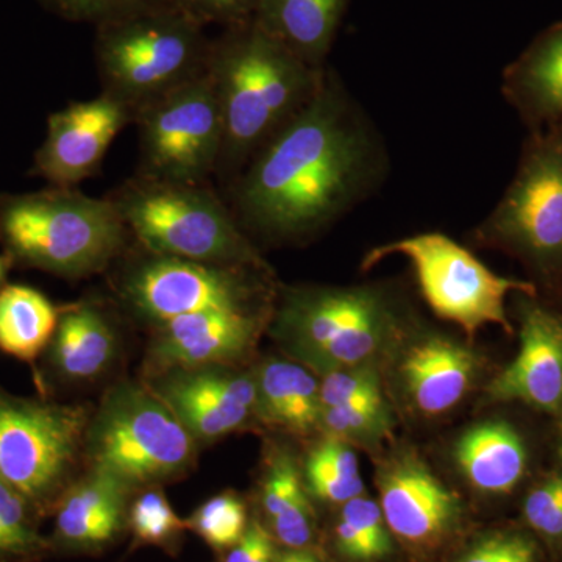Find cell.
I'll return each instance as SVG.
<instances>
[{
    "instance_id": "obj_1",
    "label": "cell",
    "mask_w": 562,
    "mask_h": 562,
    "mask_svg": "<svg viewBox=\"0 0 562 562\" xmlns=\"http://www.w3.org/2000/svg\"><path fill=\"white\" fill-rule=\"evenodd\" d=\"M375 127L325 66L308 103L235 181L233 214L269 241H302L368 198L386 173Z\"/></svg>"
},
{
    "instance_id": "obj_2",
    "label": "cell",
    "mask_w": 562,
    "mask_h": 562,
    "mask_svg": "<svg viewBox=\"0 0 562 562\" xmlns=\"http://www.w3.org/2000/svg\"><path fill=\"white\" fill-rule=\"evenodd\" d=\"M324 69L301 60L254 20L213 38L209 74L224 139L216 176L236 181L254 155L313 98Z\"/></svg>"
},
{
    "instance_id": "obj_3",
    "label": "cell",
    "mask_w": 562,
    "mask_h": 562,
    "mask_svg": "<svg viewBox=\"0 0 562 562\" xmlns=\"http://www.w3.org/2000/svg\"><path fill=\"white\" fill-rule=\"evenodd\" d=\"M128 235L110 198L66 187L0 195V244L13 265L83 279L105 271Z\"/></svg>"
},
{
    "instance_id": "obj_4",
    "label": "cell",
    "mask_w": 562,
    "mask_h": 562,
    "mask_svg": "<svg viewBox=\"0 0 562 562\" xmlns=\"http://www.w3.org/2000/svg\"><path fill=\"white\" fill-rule=\"evenodd\" d=\"M271 324L288 353L317 373L375 366L403 331L401 312L379 286L288 288Z\"/></svg>"
},
{
    "instance_id": "obj_5",
    "label": "cell",
    "mask_w": 562,
    "mask_h": 562,
    "mask_svg": "<svg viewBox=\"0 0 562 562\" xmlns=\"http://www.w3.org/2000/svg\"><path fill=\"white\" fill-rule=\"evenodd\" d=\"M179 7L146 11L95 27L94 57L102 92L133 116L209 72L213 38Z\"/></svg>"
},
{
    "instance_id": "obj_6",
    "label": "cell",
    "mask_w": 562,
    "mask_h": 562,
    "mask_svg": "<svg viewBox=\"0 0 562 562\" xmlns=\"http://www.w3.org/2000/svg\"><path fill=\"white\" fill-rule=\"evenodd\" d=\"M110 199L144 250L181 260L269 269L233 211L206 184L136 176Z\"/></svg>"
},
{
    "instance_id": "obj_7",
    "label": "cell",
    "mask_w": 562,
    "mask_h": 562,
    "mask_svg": "<svg viewBox=\"0 0 562 562\" xmlns=\"http://www.w3.org/2000/svg\"><path fill=\"white\" fill-rule=\"evenodd\" d=\"M194 441L168 405L149 387L121 383L90 420L85 449L92 471L143 486L176 479L194 461Z\"/></svg>"
},
{
    "instance_id": "obj_8",
    "label": "cell",
    "mask_w": 562,
    "mask_h": 562,
    "mask_svg": "<svg viewBox=\"0 0 562 562\" xmlns=\"http://www.w3.org/2000/svg\"><path fill=\"white\" fill-rule=\"evenodd\" d=\"M268 271L144 250L122 271L117 290L131 312L154 327L195 313L272 314L276 290Z\"/></svg>"
},
{
    "instance_id": "obj_9",
    "label": "cell",
    "mask_w": 562,
    "mask_h": 562,
    "mask_svg": "<svg viewBox=\"0 0 562 562\" xmlns=\"http://www.w3.org/2000/svg\"><path fill=\"white\" fill-rule=\"evenodd\" d=\"M391 255L409 261L428 306L436 316L457 324L471 341L491 324L513 333L506 299L516 292L536 295L535 284L497 276L442 233H420L375 247L362 258L361 268L368 271Z\"/></svg>"
},
{
    "instance_id": "obj_10",
    "label": "cell",
    "mask_w": 562,
    "mask_h": 562,
    "mask_svg": "<svg viewBox=\"0 0 562 562\" xmlns=\"http://www.w3.org/2000/svg\"><path fill=\"white\" fill-rule=\"evenodd\" d=\"M90 420L81 406L25 401L0 391V482L29 505L50 502L79 461Z\"/></svg>"
},
{
    "instance_id": "obj_11",
    "label": "cell",
    "mask_w": 562,
    "mask_h": 562,
    "mask_svg": "<svg viewBox=\"0 0 562 562\" xmlns=\"http://www.w3.org/2000/svg\"><path fill=\"white\" fill-rule=\"evenodd\" d=\"M139 173L169 183L205 184L220 165L224 127L210 74L136 114Z\"/></svg>"
},
{
    "instance_id": "obj_12",
    "label": "cell",
    "mask_w": 562,
    "mask_h": 562,
    "mask_svg": "<svg viewBox=\"0 0 562 562\" xmlns=\"http://www.w3.org/2000/svg\"><path fill=\"white\" fill-rule=\"evenodd\" d=\"M476 238L546 271L562 265V128L528 144L516 179Z\"/></svg>"
},
{
    "instance_id": "obj_13",
    "label": "cell",
    "mask_w": 562,
    "mask_h": 562,
    "mask_svg": "<svg viewBox=\"0 0 562 562\" xmlns=\"http://www.w3.org/2000/svg\"><path fill=\"white\" fill-rule=\"evenodd\" d=\"M133 122L132 110L105 92L55 111L47 120L46 139L33 158V176L66 188L90 179L111 143Z\"/></svg>"
},
{
    "instance_id": "obj_14",
    "label": "cell",
    "mask_w": 562,
    "mask_h": 562,
    "mask_svg": "<svg viewBox=\"0 0 562 562\" xmlns=\"http://www.w3.org/2000/svg\"><path fill=\"white\" fill-rule=\"evenodd\" d=\"M376 486L387 528L409 546H438L460 522V497L416 453L402 452L384 462Z\"/></svg>"
},
{
    "instance_id": "obj_15",
    "label": "cell",
    "mask_w": 562,
    "mask_h": 562,
    "mask_svg": "<svg viewBox=\"0 0 562 562\" xmlns=\"http://www.w3.org/2000/svg\"><path fill=\"white\" fill-rule=\"evenodd\" d=\"M151 391L176 414L192 438L214 441L238 431L257 414L254 375L222 366L162 372Z\"/></svg>"
},
{
    "instance_id": "obj_16",
    "label": "cell",
    "mask_w": 562,
    "mask_h": 562,
    "mask_svg": "<svg viewBox=\"0 0 562 562\" xmlns=\"http://www.w3.org/2000/svg\"><path fill=\"white\" fill-rule=\"evenodd\" d=\"M491 403L519 402L562 414V314L527 302L520 308L519 353L486 387Z\"/></svg>"
},
{
    "instance_id": "obj_17",
    "label": "cell",
    "mask_w": 562,
    "mask_h": 562,
    "mask_svg": "<svg viewBox=\"0 0 562 562\" xmlns=\"http://www.w3.org/2000/svg\"><path fill=\"white\" fill-rule=\"evenodd\" d=\"M272 314L195 313L155 325L151 362L161 372L239 360L257 346Z\"/></svg>"
},
{
    "instance_id": "obj_18",
    "label": "cell",
    "mask_w": 562,
    "mask_h": 562,
    "mask_svg": "<svg viewBox=\"0 0 562 562\" xmlns=\"http://www.w3.org/2000/svg\"><path fill=\"white\" fill-rule=\"evenodd\" d=\"M480 362L464 344L425 333L406 344L398 376L406 401L425 417H438L460 405L471 391Z\"/></svg>"
},
{
    "instance_id": "obj_19",
    "label": "cell",
    "mask_w": 562,
    "mask_h": 562,
    "mask_svg": "<svg viewBox=\"0 0 562 562\" xmlns=\"http://www.w3.org/2000/svg\"><path fill=\"white\" fill-rule=\"evenodd\" d=\"M131 487L91 471L63 495L55 517V539L70 550H101L120 536L128 520Z\"/></svg>"
},
{
    "instance_id": "obj_20",
    "label": "cell",
    "mask_w": 562,
    "mask_h": 562,
    "mask_svg": "<svg viewBox=\"0 0 562 562\" xmlns=\"http://www.w3.org/2000/svg\"><path fill=\"white\" fill-rule=\"evenodd\" d=\"M453 458L473 490L491 495L516 490L528 465L522 436L505 420L482 422L462 432Z\"/></svg>"
},
{
    "instance_id": "obj_21",
    "label": "cell",
    "mask_w": 562,
    "mask_h": 562,
    "mask_svg": "<svg viewBox=\"0 0 562 562\" xmlns=\"http://www.w3.org/2000/svg\"><path fill=\"white\" fill-rule=\"evenodd\" d=\"M349 0H261L254 21L313 68H325Z\"/></svg>"
},
{
    "instance_id": "obj_22",
    "label": "cell",
    "mask_w": 562,
    "mask_h": 562,
    "mask_svg": "<svg viewBox=\"0 0 562 562\" xmlns=\"http://www.w3.org/2000/svg\"><path fill=\"white\" fill-rule=\"evenodd\" d=\"M509 101L531 122L562 117V22L541 33L505 72Z\"/></svg>"
},
{
    "instance_id": "obj_23",
    "label": "cell",
    "mask_w": 562,
    "mask_h": 562,
    "mask_svg": "<svg viewBox=\"0 0 562 562\" xmlns=\"http://www.w3.org/2000/svg\"><path fill=\"white\" fill-rule=\"evenodd\" d=\"M254 379L262 420L295 435L317 430L319 382L305 366L272 358L262 362Z\"/></svg>"
},
{
    "instance_id": "obj_24",
    "label": "cell",
    "mask_w": 562,
    "mask_h": 562,
    "mask_svg": "<svg viewBox=\"0 0 562 562\" xmlns=\"http://www.w3.org/2000/svg\"><path fill=\"white\" fill-rule=\"evenodd\" d=\"M116 342L106 314L94 303H77L60 314L52 338V361L66 379L85 382L105 372Z\"/></svg>"
},
{
    "instance_id": "obj_25",
    "label": "cell",
    "mask_w": 562,
    "mask_h": 562,
    "mask_svg": "<svg viewBox=\"0 0 562 562\" xmlns=\"http://www.w3.org/2000/svg\"><path fill=\"white\" fill-rule=\"evenodd\" d=\"M60 312L40 291L22 284L0 290V350L33 361L54 338Z\"/></svg>"
},
{
    "instance_id": "obj_26",
    "label": "cell",
    "mask_w": 562,
    "mask_h": 562,
    "mask_svg": "<svg viewBox=\"0 0 562 562\" xmlns=\"http://www.w3.org/2000/svg\"><path fill=\"white\" fill-rule=\"evenodd\" d=\"M303 483L317 501L344 505L364 494L360 462L349 442L325 438L308 453Z\"/></svg>"
},
{
    "instance_id": "obj_27",
    "label": "cell",
    "mask_w": 562,
    "mask_h": 562,
    "mask_svg": "<svg viewBox=\"0 0 562 562\" xmlns=\"http://www.w3.org/2000/svg\"><path fill=\"white\" fill-rule=\"evenodd\" d=\"M339 552L355 561H375L391 553V531L379 502L364 494L344 503L335 525Z\"/></svg>"
},
{
    "instance_id": "obj_28",
    "label": "cell",
    "mask_w": 562,
    "mask_h": 562,
    "mask_svg": "<svg viewBox=\"0 0 562 562\" xmlns=\"http://www.w3.org/2000/svg\"><path fill=\"white\" fill-rule=\"evenodd\" d=\"M394 420L384 397L366 398L347 405L322 408L317 428L327 438L373 443L390 435Z\"/></svg>"
},
{
    "instance_id": "obj_29",
    "label": "cell",
    "mask_w": 562,
    "mask_h": 562,
    "mask_svg": "<svg viewBox=\"0 0 562 562\" xmlns=\"http://www.w3.org/2000/svg\"><path fill=\"white\" fill-rule=\"evenodd\" d=\"M187 524L199 538L216 550H231L241 541L249 527L246 505L233 494L210 498L195 509Z\"/></svg>"
},
{
    "instance_id": "obj_30",
    "label": "cell",
    "mask_w": 562,
    "mask_h": 562,
    "mask_svg": "<svg viewBox=\"0 0 562 562\" xmlns=\"http://www.w3.org/2000/svg\"><path fill=\"white\" fill-rule=\"evenodd\" d=\"M128 525L133 541L138 546H166L187 530V520L180 519L161 491L140 494L128 508Z\"/></svg>"
},
{
    "instance_id": "obj_31",
    "label": "cell",
    "mask_w": 562,
    "mask_h": 562,
    "mask_svg": "<svg viewBox=\"0 0 562 562\" xmlns=\"http://www.w3.org/2000/svg\"><path fill=\"white\" fill-rule=\"evenodd\" d=\"M55 16L69 22H87L94 27L146 11L177 7L176 0H38Z\"/></svg>"
},
{
    "instance_id": "obj_32",
    "label": "cell",
    "mask_w": 562,
    "mask_h": 562,
    "mask_svg": "<svg viewBox=\"0 0 562 562\" xmlns=\"http://www.w3.org/2000/svg\"><path fill=\"white\" fill-rule=\"evenodd\" d=\"M319 403L322 408L347 405V403L383 397L382 383L375 366L339 369L322 373Z\"/></svg>"
},
{
    "instance_id": "obj_33",
    "label": "cell",
    "mask_w": 562,
    "mask_h": 562,
    "mask_svg": "<svg viewBox=\"0 0 562 562\" xmlns=\"http://www.w3.org/2000/svg\"><path fill=\"white\" fill-rule=\"evenodd\" d=\"M524 516L532 530L547 541H562V473H553L530 491Z\"/></svg>"
},
{
    "instance_id": "obj_34",
    "label": "cell",
    "mask_w": 562,
    "mask_h": 562,
    "mask_svg": "<svg viewBox=\"0 0 562 562\" xmlns=\"http://www.w3.org/2000/svg\"><path fill=\"white\" fill-rule=\"evenodd\" d=\"M305 491L302 473L294 460L290 454H279L262 482L261 502L266 516L272 520Z\"/></svg>"
},
{
    "instance_id": "obj_35",
    "label": "cell",
    "mask_w": 562,
    "mask_h": 562,
    "mask_svg": "<svg viewBox=\"0 0 562 562\" xmlns=\"http://www.w3.org/2000/svg\"><path fill=\"white\" fill-rule=\"evenodd\" d=\"M458 562H538V547L522 532H494L473 543Z\"/></svg>"
},
{
    "instance_id": "obj_36",
    "label": "cell",
    "mask_w": 562,
    "mask_h": 562,
    "mask_svg": "<svg viewBox=\"0 0 562 562\" xmlns=\"http://www.w3.org/2000/svg\"><path fill=\"white\" fill-rule=\"evenodd\" d=\"M277 541L288 550L308 549L314 539V512L308 491L299 495L279 516L271 520Z\"/></svg>"
},
{
    "instance_id": "obj_37",
    "label": "cell",
    "mask_w": 562,
    "mask_h": 562,
    "mask_svg": "<svg viewBox=\"0 0 562 562\" xmlns=\"http://www.w3.org/2000/svg\"><path fill=\"white\" fill-rule=\"evenodd\" d=\"M261 0H176L179 9L201 24L227 29L254 20Z\"/></svg>"
},
{
    "instance_id": "obj_38",
    "label": "cell",
    "mask_w": 562,
    "mask_h": 562,
    "mask_svg": "<svg viewBox=\"0 0 562 562\" xmlns=\"http://www.w3.org/2000/svg\"><path fill=\"white\" fill-rule=\"evenodd\" d=\"M27 506V501L20 492L0 482V527L20 539L31 550L38 546L40 538L29 522Z\"/></svg>"
},
{
    "instance_id": "obj_39",
    "label": "cell",
    "mask_w": 562,
    "mask_h": 562,
    "mask_svg": "<svg viewBox=\"0 0 562 562\" xmlns=\"http://www.w3.org/2000/svg\"><path fill=\"white\" fill-rule=\"evenodd\" d=\"M271 536L262 525L254 522L247 527L241 541L233 546L225 562H254L262 542Z\"/></svg>"
},
{
    "instance_id": "obj_40",
    "label": "cell",
    "mask_w": 562,
    "mask_h": 562,
    "mask_svg": "<svg viewBox=\"0 0 562 562\" xmlns=\"http://www.w3.org/2000/svg\"><path fill=\"white\" fill-rule=\"evenodd\" d=\"M25 550H29V547L24 542H21L20 539L14 538L13 535H10L9 531L0 527V552L20 553L25 552Z\"/></svg>"
},
{
    "instance_id": "obj_41",
    "label": "cell",
    "mask_w": 562,
    "mask_h": 562,
    "mask_svg": "<svg viewBox=\"0 0 562 562\" xmlns=\"http://www.w3.org/2000/svg\"><path fill=\"white\" fill-rule=\"evenodd\" d=\"M277 562H324L316 554L310 552L308 549L286 550L277 558Z\"/></svg>"
},
{
    "instance_id": "obj_42",
    "label": "cell",
    "mask_w": 562,
    "mask_h": 562,
    "mask_svg": "<svg viewBox=\"0 0 562 562\" xmlns=\"http://www.w3.org/2000/svg\"><path fill=\"white\" fill-rule=\"evenodd\" d=\"M11 266H13V262H11L10 258L5 254L0 255V290H2L3 281H5Z\"/></svg>"
},
{
    "instance_id": "obj_43",
    "label": "cell",
    "mask_w": 562,
    "mask_h": 562,
    "mask_svg": "<svg viewBox=\"0 0 562 562\" xmlns=\"http://www.w3.org/2000/svg\"><path fill=\"white\" fill-rule=\"evenodd\" d=\"M560 454H561V461H562V439H561V446H560Z\"/></svg>"
}]
</instances>
